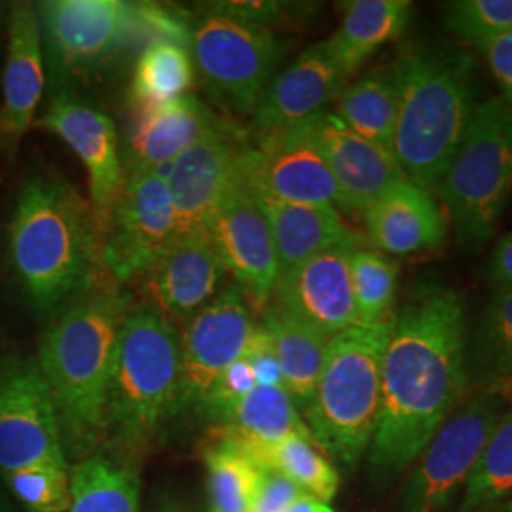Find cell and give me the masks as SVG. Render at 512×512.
<instances>
[{"label":"cell","instance_id":"1","mask_svg":"<svg viewBox=\"0 0 512 512\" xmlns=\"http://www.w3.org/2000/svg\"><path fill=\"white\" fill-rule=\"evenodd\" d=\"M467 385L465 319L458 294L423 287L395 317L382 365V403L370 467L395 478L420 458Z\"/></svg>","mask_w":512,"mask_h":512},{"label":"cell","instance_id":"2","mask_svg":"<svg viewBox=\"0 0 512 512\" xmlns=\"http://www.w3.org/2000/svg\"><path fill=\"white\" fill-rule=\"evenodd\" d=\"M8 241L14 272L38 311L57 310L92 291L103 268L92 203L57 175H35L23 184Z\"/></svg>","mask_w":512,"mask_h":512},{"label":"cell","instance_id":"3","mask_svg":"<svg viewBox=\"0 0 512 512\" xmlns=\"http://www.w3.org/2000/svg\"><path fill=\"white\" fill-rule=\"evenodd\" d=\"M129 310L116 289L82 294L44 334L37 363L54 399L63 442L80 456L107 435L110 378Z\"/></svg>","mask_w":512,"mask_h":512},{"label":"cell","instance_id":"4","mask_svg":"<svg viewBox=\"0 0 512 512\" xmlns=\"http://www.w3.org/2000/svg\"><path fill=\"white\" fill-rule=\"evenodd\" d=\"M399 92L393 156L408 181L435 192L475 114L473 59L408 46L393 67Z\"/></svg>","mask_w":512,"mask_h":512},{"label":"cell","instance_id":"5","mask_svg":"<svg viewBox=\"0 0 512 512\" xmlns=\"http://www.w3.org/2000/svg\"><path fill=\"white\" fill-rule=\"evenodd\" d=\"M393 327L395 315L336 334L304 410L313 442L346 467L359 463L376 433L382 365Z\"/></svg>","mask_w":512,"mask_h":512},{"label":"cell","instance_id":"6","mask_svg":"<svg viewBox=\"0 0 512 512\" xmlns=\"http://www.w3.org/2000/svg\"><path fill=\"white\" fill-rule=\"evenodd\" d=\"M181 338L171 319L148 304L129 306L118 336L107 403V435L145 444L177 408Z\"/></svg>","mask_w":512,"mask_h":512},{"label":"cell","instance_id":"7","mask_svg":"<svg viewBox=\"0 0 512 512\" xmlns=\"http://www.w3.org/2000/svg\"><path fill=\"white\" fill-rule=\"evenodd\" d=\"M435 192L465 247H478L494 236L512 194V110L505 101L476 105Z\"/></svg>","mask_w":512,"mask_h":512},{"label":"cell","instance_id":"8","mask_svg":"<svg viewBox=\"0 0 512 512\" xmlns=\"http://www.w3.org/2000/svg\"><path fill=\"white\" fill-rule=\"evenodd\" d=\"M190 55L207 88L238 116H253L285 54L272 29L207 8L192 25Z\"/></svg>","mask_w":512,"mask_h":512},{"label":"cell","instance_id":"9","mask_svg":"<svg viewBox=\"0 0 512 512\" xmlns=\"http://www.w3.org/2000/svg\"><path fill=\"white\" fill-rule=\"evenodd\" d=\"M35 8L44 63L57 84L99 73L139 37L133 2L46 0Z\"/></svg>","mask_w":512,"mask_h":512},{"label":"cell","instance_id":"10","mask_svg":"<svg viewBox=\"0 0 512 512\" xmlns=\"http://www.w3.org/2000/svg\"><path fill=\"white\" fill-rule=\"evenodd\" d=\"M37 465L67 467L52 393L37 359L0 363V473Z\"/></svg>","mask_w":512,"mask_h":512},{"label":"cell","instance_id":"11","mask_svg":"<svg viewBox=\"0 0 512 512\" xmlns=\"http://www.w3.org/2000/svg\"><path fill=\"white\" fill-rule=\"evenodd\" d=\"M173 236L175 207L164 171H131L103 232V270L116 283L141 277Z\"/></svg>","mask_w":512,"mask_h":512},{"label":"cell","instance_id":"12","mask_svg":"<svg viewBox=\"0 0 512 512\" xmlns=\"http://www.w3.org/2000/svg\"><path fill=\"white\" fill-rule=\"evenodd\" d=\"M503 418L497 393L465 404L421 452L403 492V512H440L473 473L495 425Z\"/></svg>","mask_w":512,"mask_h":512},{"label":"cell","instance_id":"13","mask_svg":"<svg viewBox=\"0 0 512 512\" xmlns=\"http://www.w3.org/2000/svg\"><path fill=\"white\" fill-rule=\"evenodd\" d=\"M247 148L249 139L220 120L213 133L162 169L175 207V234L205 232L222 203L247 184Z\"/></svg>","mask_w":512,"mask_h":512},{"label":"cell","instance_id":"14","mask_svg":"<svg viewBox=\"0 0 512 512\" xmlns=\"http://www.w3.org/2000/svg\"><path fill=\"white\" fill-rule=\"evenodd\" d=\"M255 327L253 306L236 283L186 321L177 408H202L220 374L243 357Z\"/></svg>","mask_w":512,"mask_h":512},{"label":"cell","instance_id":"15","mask_svg":"<svg viewBox=\"0 0 512 512\" xmlns=\"http://www.w3.org/2000/svg\"><path fill=\"white\" fill-rule=\"evenodd\" d=\"M253 137L245 154V175L255 194L279 202L336 207V186L311 120Z\"/></svg>","mask_w":512,"mask_h":512},{"label":"cell","instance_id":"16","mask_svg":"<svg viewBox=\"0 0 512 512\" xmlns=\"http://www.w3.org/2000/svg\"><path fill=\"white\" fill-rule=\"evenodd\" d=\"M205 234L251 306L264 310L274 296L279 262L270 224L249 184H243L222 203Z\"/></svg>","mask_w":512,"mask_h":512},{"label":"cell","instance_id":"17","mask_svg":"<svg viewBox=\"0 0 512 512\" xmlns=\"http://www.w3.org/2000/svg\"><path fill=\"white\" fill-rule=\"evenodd\" d=\"M35 126L57 135L88 169L93 215L103 236L110 209L126 183L114 122L92 105L57 92Z\"/></svg>","mask_w":512,"mask_h":512},{"label":"cell","instance_id":"18","mask_svg":"<svg viewBox=\"0 0 512 512\" xmlns=\"http://www.w3.org/2000/svg\"><path fill=\"white\" fill-rule=\"evenodd\" d=\"M226 275L219 253L205 232L175 234L141 275L145 304L173 323H186L219 294Z\"/></svg>","mask_w":512,"mask_h":512},{"label":"cell","instance_id":"19","mask_svg":"<svg viewBox=\"0 0 512 512\" xmlns=\"http://www.w3.org/2000/svg\"><path fill=\"white\" fill-rule=\"evenodd\" d=\"M351 253L332 249L281 272L275 283V304L329 338L361 325L349 275Z\"/></svg>","mask_w":512,"mask_h":512},{"label":"cell","instance_id":"20","mask_svg":"<svg viewBox=\"0 0 512 512\" xmlns=\"http://www.w3.org/2000/svg\"><path fill=\"white\" fill-rule=\"evenodd\" d=\"M311 126L336 186V205L351 215H365L387 188L406 177L393 152L351 131L334 112L313 116Z\"/></svg>","mask_w":512,"mask_h":512},{"label":"cell","instance_id":"21","mask_svg":"<svg viewBox=\"0 0 512 512\" xmlns=\"http://www.w3.org/2000/svg\"><path fill=\"white\" fill-rule=\"evenodd\" d=\"M346 80L348 76L330 55L325 40L306 48L283 73L275 74L253 114L251 135L308 122L336 101Z\"/></svg>","mask_w":512,"mask_h":512},{"label":"cell","instance_id":"22","mask_svg":"<svg viewBox=\"0 0 512 512\" xmlns=\"http://www.w3.org/2000/svg\"><path fill=\"white\" fill-rule=\"evenodd\" d=\"M44 92V52L35 4H14L8 18V48L2 73L0 150L10 154L35 126Z\"/></svg>","mask_w":512,"mask_h":512},{"label":"cell","instance_id":"23","mask_svg":"<svg viewBox=\"0 0 512 512\" xmlns=\"http://www.w3.org/2000/svg\"><path fill=\"white\" fill-rule=\"evenodd\" d=\"M366 236L387 255H414L446 239V217L431 192L406 177L365 211Z\"/></svg>","mask_w":512,"mask_h":512},{"label":"cell","instance_id":"24","mask_svg":"<svg viewBox=\"0 0 512 512\" xmlns=\"http://www.w3.org/2000/svg\"><path fill=\"white\" fill-rule=\"evenodd\" d=\"M220 120L196 95L137 109L128 133L131 171H160L213 133Z\"/></svg>","mask_w":512,"mask_h":512},{"label":"cell","instance_id":"25","mask_svg":"<svg viewBox=\"0 0 512 512\" xmlns=\"http://www.w3.org/2000/svg\"><path fill=\"white\" fill-rule=\"evenodd\" d=\"M255 198L272 230L279 274L332 249H361L359 234L334 205L279 202L258 194Z\"/></svg>","mask_w":512,"mask_h":512},{"label":"cell","instance_id":"26","mask_svg":"<svg viewBox=\"0 0 512 512\" xmlns=\"http://www.w3.org/2000/svg\"><path fill=\"white\" fill-rule=\"evenodd\" d=\"M272 338L275 355L283 372V387L296 408L306 410L325 365L329 336L311 329L275 302H268L258 323Z\"/></svg>","mask_w":512,"mask_h":512},{"label":"cell","instance_id":"27","mask_svg":"<svg viewBox=\"0 0 512 512\" xmlns=\"http://www.w3.org/2000/svg\"><path fill=\"white\" fill-rule=\"evenodd\" d=\"M412 16L408 0H353L332 37L327 50L346 76L361 69L389 40L399 37Z\"/></svg>","mask_w":512,"mask_h":512},{"label":"cell","instance_id":"28","mask_svg":"<svg viewBox=\"0 0 512 512\" xmlns=\"http://www.w3.org/2000/svg\"><path fill=\"white\" fill-rule=\"evenodd\" d=\"M219 433L236 442L253 459L291 435L311 437L289 393L283 387L260 385L224 418Z\"/></svg>","mask_w":512,"mask_h":512},{"label":"cell","instance_id":"29","mask_svg":"<svg viewBox=\"0 0 512 512\" xmlns=\"http://www.w3.org/2000/svg\"><path fill=\"white\" fill-rule=\"evenodd\" d=\"M399 92L395 74L372 71L336 97V116L366 141L393 152Z\"/></svg>","mask_w":512,"mask_h":512},{"label":"cell","instance_id":"30","mask_svg":"<svg viewBox=\"0 0 512 512\" xmlns=\"http://www.w3.org/2000/svg\"><path fill=\"white\" fill-rule=\"evenodd\" d=\"M69 512H139L141 480L135 469L93 454L69 471Z\"/></svg>","mask_w":512,"mask_h":512},{"label":"cell","instance_id":"31","mask_svg":"<svg viewBox=\"0 0 512 512\" xmlns=\"http://www.w3.org/2000/svg\"><path fill=\"white\" fill-rule=\"evenodd\" d=\"M194 71L188 46L167 40L148 42L131 78L133 109L156 107L183 97L192 86Z\"/></svg>","mask_w":512,"mask_h":512},{"label":"cell","instance_id":"32","mask_svg":"<svg viewBox=\"0 0 512 512\" xmlns=\"http://www.w3.org/2000/svg\"><path fill=\"white\" fill-rule=\"evenodd\" d=\"M209 512H251L260 465L241 446L217 435L205 448Z\"/></svg>","mask_w":512,"mask_h":512},{"label":"cell","instance_id":"33","mask_svg":"<svg viewBox=\"0 0 512 512\" xmlns=\"http://www.w3.org/2000/svg\"><path fill=\"white\" fill-rule=\"evenodd\" d=\"M255 461L260 467H270L287 476L321 503L329 505L338 494L340 475L311 437L291 435L264 450Z\"/></svg>","mask_w":512,"mask_h":512},{"label":"cell","instance_id":"34","mask_svg":"<svg viewBox=\"0 0 512 512\" xmlns=\"http://www.w3.org/2000/svg\"><path fill=\"white\" fill-rule=\"evenodd\" d=\"M478 384L499 393L512 378V289L497 291L478 325L473 355Z\"/></svg>","mask_w":512,"mask_h":512},{"label":"cell","instance_id":"35","mask_svg":"<svg viewBox=\"0 0 512 512\" xmlns=\"http://www.w3.org/2000/svg\"><path fill=\"white\" fill-rule=\"evenodd\" d=\"M512 492V410L503 414L465 482L461 512L492 507Z\"/></svg>","mask_w":512,"mask_h":512},{"label":"cell","instance_id":"36","mask_svg":"<svg viewBox=\"0 0 512 512\" xmlns=\"http://www.w3.org/2000/svg\"><path fill=\"white\" fill-rule=\"evenodd\" d=\"M349 275L359 321L378 323L391 317L389 308L399 281L397 264L378 251L357 249L349 255Z\"/></svg>","mask_w":512,"mask_h":512},{"label":"cell","instance_id":"37","mask_svg":"<svg viewBox=\"0 0 512 512\" xmlns=\"http://www.w3.org/2000/svg\"><path fill=\"white\" fill-rule=\"evenodd\" d=\"M4 478L27 512H67L71 507L69 467L37 465Z\"/></svg>","mask_w":512,"mask_h":512},{"label":"cell","instance_id":"38","mask_svg":"<svg viewBox=\"0 0 512 512\" xmlns=\"http://www.w3.org/2000/svg\"><path fill=\"white\" fill-rule=\"evenodd\" d=\"M446 27L463 42L482 46L512 29V0H458L446 6Z\"/></svg>","mask_w":512,"mask_h":512},{"label":"cell","instance_id":"39","mask_svg":"<svg viewBox=\"0 0 512 512\" xmlns=\"http://www.w3.org/2000/svg\"><path fill=\"white\" fill-rule=\"evenodd\" d=\"M256 387L255 374L249 363L241 357L232 366H228L215 385L211 387L202 410L211 420L222 423L224 418L236 408V404L245 399Z\"/></svg>","mask_w":512,"mask_h":512},{"label":"cell","instance_id":"40","mask_svg":"<svg viewBox=\"0 0 512 512\" xmlns=\"http://www.w3.org/2000/svg\"><path fill=\"white\" fill-rule=\"evenodd\" d=\"M306 492L270 467H260L251 512H283Z\"/></svg>","mask_w":512,"mask_h":512},{"label":"cell","instance_id":"41","mask_svg":"<svg viewBox=\"0 0 512 512\" xmlns=\"http://www.w3.org/2000/svg\"><path fill=\"white\" fill-rule=\"evenodd\" d=\"M243 359L249 363L255 374L256 385L260 387H283V372L275 355L272 338L260 325H256L251 340L245 348ZM285 389V387H283Z\"/></svg>","mask_w":512,"mask_h":512},{"label":"cell","instance_id":"42","mask_svg":"<svg viewBox=\"0 0 512 512\" xmlns=\"http://www.w3.org/2000/svg\"><path fill=\"white\" fill-rule=\"evenodd\" d=\"M490 65L501 92L512 101V29L478 46Z\"/></svg>","mask_w":512,"mask_h":512},{"label":"cell","instance_id":"43","mask_svg":"<svg viewBox=\"0 0 512 512\" xmlns=\"http://www.w3.org/2000/svg\"><path fill=\"white\" fill-rule=\"evenodd\" d=\"M490 279L497 291L512 289V232L499 239L495 245L490 260Z\"/></svg>","mask_w":512,"mask_h":512},{"label":"cell","instance_id":"44","mask_svg":"<svg viewBox=\"0 0 512 512\" xmlns=\"http://www.w3.org/2000/svg\"><path fill=\"white\" fill-rule=\"evenodd\" d=\"M283 512H334L327 503H321L317 499H313L310 495H302L300 499H296Z\"/></svg>","mask_w":512,"mask_h":512},{"label":"cell","instance_id":"45","mask_svg":"<svg viewBox=\"0 0 512 512\" xmlns=\"http://www.w3.org/2000/svg\"><path fill=\"white\" fill-rule=\"evenodd\" d=\"M154 512H192L190 509H186L183 507L181 503H177V501H173V503H165L162 505L160 509H156Z\"/></svg>","mask_w":512,"mask_h":512},{"label":"cell","instance_id":"46","mask_svg":"<svg viewBox=\"0 0 512 512\" xmlns=\"http://www.w3.org/2000/svg\"><path fill=\"white\" fill-rule=\"evenodd\" d=\"M0 512H16L14 507L10 505V501L2 494V490H0Z\"/></svg>","mask_w":512,"mask_h":512},{"label":"cell","instance_id":"47","mask_svg":"<svg viewBox=\"0 0 512 512\" xmlns=\"http://www.w3.org/2000/svg\"><path fill=\"white\" fill-rule=\"evenodd\" d=\"M497 395H505L507 399H512V378L507 382V384H505V387L497 393Z\"/></svg>","mask_w":512,"mask_h":512},{"label":"cell","instance_id":"48","mask_svg":"<svg viewBox=\"0 0 512 512\" xmlns=\"http://www.w3.org/2000/svg\"><path fill=\"white\" fill-rule=\"evenodd\" d=\"M501 512H512V501L511 503H507V505H505V507H503V511Z\"/></svg>","mask_w":512,"mask_h":512}]
</instances>
